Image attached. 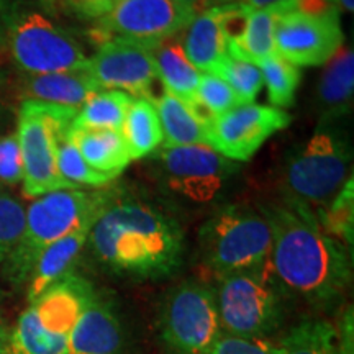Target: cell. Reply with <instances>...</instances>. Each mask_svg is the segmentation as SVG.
<instances>
[{
    "instance_id": "6da1fadb",
    "label": "cell",
    "mask_w": 354,
    "mask_h": 354,
    "mask_svg": "<svg viewBox=\"0 0 354 354\" xmlns=\"http://www.w3.org/2000/svg\"><path fill=\"white\" fill-rule=\"evenodd\" d=\"M272 232L269 271L284 295L315 308L344 297L353 279L351 250L323 232L308 207L282 198L261 207Z\"/></svg>"
},
{
    "instance_id": "7a4b0ae2",
    "label": "cell",
    "mask_w": 354,
    "mask_h": 354,
    "mask_svg": "<svg viewBox=\"0 0 354 354\" xmlns=\"http://www.w3.org/2000/svg\"><path fill=\"white\" fill-rule=\"evenodd\" d=\"M87 246L107 271L135 281H154L180 268L185 240L172 216L120 196L94 223Z\"/></svg>"
},
{
    "instance_id": "3957f363",
    "label": "cell",
    "mask_w": 354,
    "mask_h": 354,
    "mask_svg": "<svg viewBox=\"0 0 354 354\" xmlns=\"http://www.w3.org/2000/svg\"><path fill=\"white\" fill-rule=\"evenodd\" d=\"M118 189H68L44 194L25 209L24 232L0 274L13 289L25 287L38 256L53 243L95 223L99 216L120 197Z\"/></svg>"
},
{
    "instance_id": "277c9868",
    "label": "cell",
    "mask_w": 354,
    "mask_h": 354,
    "mask_svg": "<svg viewBox=\"0 0 354 354\" xmlns=\"http://www.w3.org/2000/svg\"><path fill=\"white\" fill-rule=\"evenodd\" d=\"M95 287L71 272L28 304L10 330L7 354H64L69 335Z\"/></svg>"
},
{
    "instance_id": "5b68a950",
    "label": "cell",
    "mask_w": 354,
    "mask_h": 354,
    "mask_svg": "<svg viewBox=\"0 0 354 354\" xmlns=\"http://www.w3.org/2000/svg\"><path fill=\"white\" fill-rule=\"evenodd\" d=\"M351 161L349 141L335 127H320L287 156L282 171L284 198L315 214L351 179Z\"/></svg>"
},
{
    "instance_id": "8992f818",
    "label": "cell",
    "mask_w": 354,
    "mask_h": 354,
    "mask_svg": "<svg viewBox=\"0 0 354 354\" xmlns=\"http://www.w3.org/2000/svg\"><path fill=\"white\" fill-rule=\"evenodd\" d=\"M198 248L202 263L218 279L263 268L272 248L271 225L261 209L223 207L201 227Z\"/></svg>"
},
{
    "instance_id": "52a82bcc",
    "label": "cell",
    "mask_w": 354,
    "mask_h": 354,
    "mask_svg": "<svg viewBox=\"0 0 354 354\" xmlns=\"http://www.w3.org/2000/svg\"><path fill=\"white\" fill-rule=\"evenodd\" d=\"M79 109L24 100L19 112V138L24 165V194L37 198L56 190L79 189L61 177L56 165L57 140L69 131Z\"/></svg>"
},
{
    "instance_id": "ba28073f",
    "label": "cell",
    "mask_w": 354,
    "mask_h": 354,
    "mask_svg": "<svg viewBox=\"0 0 354 354\" xmlns=\"http://www.w3.org/2000/svg\"><path fill=\"white\" fill-rule=\"evenodd\" d=\"M215 295L223 335L266 339L281 325L284 292L279 289L268 264L220 277Z\"/></svg>"
},
{
    "instance_id": "9c48e42d",
    "label": "cell",
    "mask_w": 354,
    "mask_h": 354,
    "mask_svg": "<svg viewBox=\"0 0 354 354\" xmlns=\"http://www.w3.org/2000/svg\"><path fill=\"white\" fill-rule=\"evenodd\" d=\"M214 287L184 281L172 289L159 313V336L169 354H209L221 338Z\"/></svg>"
},
{
    "instance_id": "30bf717a",
    "label": "cell",
    "mask_w": 354,
    "mask_h": 354,
    "mask_svg": "<svg viewBox=\"0 0 354 354\" xmlns=\"http://www.w3.org/2000/svg\"><path fill=\"white\" fill-rule=\"evenodd\" d=\"M7 44L26 76L87 69L81 44L37 10L13 12L7 24Z\"/></svg>"
},
{
    "instance_id": "8fae6325",
    "label": "cell",
    "mask_w": 354,
    "mask_h": 354,
    "mask_svg": "<svg viewBox=\"0 0 354 354\" xmlns=\"http://www.w3.org/2000/svg\"><path fill=\"white\" fill-rule=\"evenodd\" d=\"M154 153L165 187L174 196L194 203L214 201L230 177L240 169L238 162L221 156L205 145L161 148Z\"/></svg>"
},
{
    "instance_id": "7c38bea8",
    "label": "cell",
    "mask_w": 354,
    "mask_h": 354,
    "mask_svg": "<svg viewBox=\"0 0 354 354\" xmlns=\"http://www.w3.org/2000/svg\"><path fill=\"white\" fill-rule=\"evenodd\" d=\"M196 15L177 0H115L99 19L94 37L99 43L118 38L153 46L183 33Z\"/></svg>"
},
{
    "instance_id": "4fadbf2b",
    "label": "cell",
    "mask_w": 354,
    "mask_h": 354,
    "mask_svg": "<svg viewBox=\"0 0 354 354\" xmlns=\"http://www.w3.org/2000/svg\"><path fill=\"white\" fill-rule=\"evenodd\" d=\"M290 122V113L272 105H238L207 125V145L227 159L245 162Z\"/></svg>"
},
{
    "instance_id": "5bb4252c",
    "label": "cell",
    "mask_w": 354,
    "mask_h": 354,
    "mask_svg": "<svg viewBox=\"0 0 354 354\" xmlns=\"http://www.w3.org/2000/svg\"><path fill=\"white\" fill-rule=\"evenodd\" d=\"M276 13V51L297 68L326 64L343 46L344 33L339 15L317 17L277 10Z\"/></svg>"
},
{
    "instance_id": "9a60e30c",
    "label": "cell",
    "mask_w": 354,
    "mask_h": 354,
    "mask_svg": "<svg viewBox=\"0 0 354 354\" xmlns=\"http://www.w3.org/2000/svg\"><path fill=\"white\" fill-rule=\"evenodd\" d=\"M149 48L128 39H107L88 57L87 71L102 88L151 99L149 91L158 77Z\"/></svg>"
},
{
    "instance_id": "2e32d148",
    "label": "cell",
    "mask_w": 354,
    "mask_h": 354,
    "mask_svg": "<svg viewBox=\"0 0 354 354\" xmlns=\"http://www.w3.org/2000/svg\"><path fill=\"white\" fill-rule=\"evenodd\" d=\"M125 331L109 299L95 292L69 335L64 354H123Z\"/></svg>"
},
{
    "instance_id": "e0dca14e",
    "label": "cell",
    "mask_w": 354,
    "mask_h": 354,
    "mask_svg": "<svg viewBox=\"0 0 354 354\" xmlns=\"http://www.w3.org/2000/svg\"><path fill=\"white\" fill-rule=\"evenodd\" d=\"M149 50H151L156 77L161 79L167 94L183 102L198 120L201 107H198L197 88L201 73L194 68L185 56L183 33L153 44Z\"/></svg>"
},
{
    "instance_id": "ac0fdd59",
    "label": "cell",
    "mask_w": 354,
    "mask_h": 354,
    "mask_svg": "<svg viewBox=\"0 0 354 354\" xmlns=\"http://www.w3.org/2000/svg\"><path fill=\"white\" fill-rule=\"evenodd\" d=\"M92 227L94 223L84 225L76 232L66 234L64 238L55 241L41 251L25 284L28 304L37 300L43 292H46L57 281L74 272V266H76L84 248L87 246L88 233Z\"/></svg>"
},
{
    "instance_id": "d6986e66",
    "label": "cell",
    "mask_w": 354,
    "mask_h": 354,
    "mask_svg": "<svg viewBox=\"0 0 354 354\" xmlns=\"http://www.w3.org/2000/svg\"><path fill=\"white\" fill-rule=\"evenodd\" d=\"M21 91L25 100L79 109L88 97L100 92L102 87L87 69H81L26 76Z\"/></svg>"
},
{
    "instance_id": "ffe728a7",
    "label": "cell",
    "mask_w": 354,
    "mask_h": 354,
    "mask_svg": "<svg viewBox=\"0 0 354 354\" xmlns=\"http://www.w3.org/2000/svg\"><path fill=\"white\" fill-rule=\"evenodd\" d=\"M354 94V53L342 46L325 64L318 84L322 123H333L349 113Z\"/></svg>"
},
{
    "instance_id": "44dd1931",
    "label": "cell",
    "mask_w": 354,
    "mask_h": 354,
    "mask_svg": "<svg viewBox=\"0 0 354 354\" xmlns=\"http://www.w3.org/2000/svg\"><path fill=\"white\" fill-rule=\"evenodd\" d=\"M69 136L92 169L118 177L130 165L127 143L118 130H76L71 127Z\"/></svg>"
},
{
    "instance_id": "7402d4cb",
    "label": "cell",
    "mask_w": 354,
    "mask_h": 354,
    "mask_svg": "<svg viewBox=\"0 0 354 354\" xmlns=\"http://www.w3.org/2000/svg\"><path fill=\"white\" fill-rule=\"evenodd\" d=\"M183 33L185 56L198 73H210L221 57L228 55L227 39L221 32L215 8L197 13Z\"/></svg>"
},
{
    "instance_id": "603a6c76",
    "label": "cell",
    "mask_w": 354,
    "mask_h": 354,
    "mask_svg": "<svg viewBox=\"0 0 354 354\" xmlns=\"http://www.w3.org/2000/svg\"><path fill=\"white\" fill-rule=\"evenodd\" d=\"M128 153L133 159L153 154L162 145V128L156 107L148 97H133L120 128Z\"/></svg>"
},
{
    "instance_id": "cb8c5ba5",
    "label": "cell",
    "mask_w": 354,
    "mask_h": 354,
    "mask_svg": "<svg viewBox=\"0 0 354 354\" xmlns=\"http://www.w3.org/2000/svg\"><path fill=\"white\" fill-rule=\"evenodd\" d=\"M156 107L159 122L162 128L161 148H176V146L207 145L205 127L194 117L192 112L180 100L171 94H161L158 99H151Z\"/></svg>"
},
{
    "instance_id": "d4e9b609",
    "label": "cell",
    "mask_w": 354,
    "mask_h": 354,
    "mask_svg": "<svg viewBox=\"0 0 354 354\" xmlns=\"http://www.w3.org/2000/svg\"><path fill=\"white\" fill-rule=\"evenodd\" d=\"M276 21L277 13L274 7L251 12L248 17L245 32L238 39V43L228 46V55L254 64H259L268 57L276 56L277 51L276 41H274Z\"/></svg>"
},
{
    "instance_id": "484cf974",
    "label": "cell",
    "mask_w": 354,
    "mask_h": 354,
    "mask_svg": "<svg viewBox=\"0 0 354 354\" xmlns=\"http://www.w3.org/2000/svg\"><path fill=\"white\" fill-rule=\"evenodd\" d=\"M133 97L122 91H100L88 97L77 110L73 128L76 130H118L125 120Z\"/></svg>"
},
{
    "instance_id": "4316f807",
    "label": "cell",
    "mask_w": 354,
    "mask_h": 354,
    "mask_svg": "<svg viewBox=\"0 0 354 354\" xmlns=\"http://www.w3.org/2000/svg\"><path fill=\"white\" fill-rule=\"evenodd\" d=\"M279 354H342L336 325L325 318H305L277 343Z\"/></svg>"
},
{
    "instance_id": "83f0119b",
    "label": "cell",
    "mask_w": 354,
    "mask_h": 354,
    "mask_svg": "<svg viewBox=\"0 0 354 354\" xmlns=\"http://www.w3.org/2000/svg\"><path fill=\"white\" fill-rule=\"evenodd\" d=\"M71 130V128H69ZM56 165L61 177L68 180L74 187H87V189H99L112 185L115 177L92 169L91 166L84 161L81 153L77 151L76 145L71 140L69 131L59 136L56 149Z\"/></svg>"
},
{
    "instance_id": "f1b7e54d",
    "label": "cell",
    "mask_w": 354,
    "mask_h": 354,
    "mask_svg": "<svg viewBox=\"0 0 354 354\" xmlns=\"http://www.w3.org/2000/svg\"><path fill=\"white\" fill-rule=\"evenodd\" d=\"M353 177L336 194L333 201L315 212L318 225L335 240L351 250L354 232V189Z\"/></svg>"
},
{
    "instance_id": "f546056e",
    "label": "cell",
    "mask_w": 354,
    "mask_h": 354,
    "mask_svg": "<svg viewBox=\"0 0 354 354\" xmlns=\"http://www.w3.org/2000/svg\"><path fill=\"white\" fill-rule=\"evenodd\" d=\"M258 66L263 73V84H266V88H268V97L272 107L281 110L292 107L300 79H302L300 68L279 55L268 57Z\"/></svg>"
},
{
    "instance_id": "4dcf8cb0",
    "label": "cell",
    "mask_w": 354,
    "mask_h": 354,
    "mask_svg": "<svg viewBox=\"0 0 354 354\" xmlns=\"http://www.w3.org/2000/svg\"><path fill=\"white\" fill-rule=\"evenodd\" d=\"M210 74L227 82L241 105L253 104L256 97L259 95L261 87L264 86L263 73H261L258 64L238 59V57L230 55L221 57L218 63L212 68Z\"/></svg>"
},
{
    "instance_id": "1f68e13d",
    "label": "cell",
    "mask_w": 354,
    "mask_h": 354,
    "mask_svg": "<svg viewBox=\"0 0 354 354\" xmlns=\"http://www.w3.org/2000/svg\"><path fill=\"white\" fill-rule=\"evenodd\" d=\"M197 99L198 107H201L198 120L205 128L216 117L241 105L234 92L228 87V84L210 73H201Z\"/></svg>"
},
{
    "instance_id": "d6a6232c",
    "label": "cell",
    "mask_w": 354,
    "mask_h": 354,
    "mask_svg": "<svg viewBox=\"0 0 354 354\" xmlns=\"http://www.w3.org/2000/svg\"><path fill=\"white\" fill-rule=\"evenodd\" d=\"M25 225V207L10 194L0 192V269L19 243Z\"/></svg>"
},
{
    "instance_id": "836d02e7",
    "label": "cell",
    "mask_w": 354,
    "mask_h": 354,
    "mask_svg": "<svg viewBox=\"0 0 354 354\" xmlns=\"http://www.w3.org/2000/svg\"><path fill=\"white\" fill-rule=\"evenodd\" d=\"M24 180V165L17 133L0 138V183L17 185Z\"/></svg>"
},
{
    "instance_id": "e575fe53",
    "label": "cell",
    "mask_w": 354,
    "mask_h": 354,
    "mask_svg": "<svg viewBox=\"0 0 354 354\" xmlns=\"http://www.w3.org/2000/svg\"><path fill=\"white\" fill-rule=\"evenodd\" d=\"M209 354H279V348L269 339H248L221 335Z\"/></svg>"
},
{
    "instance_id": "d590c367",
    "label": "cell",
    "mask_w": 354,
    "mask_h": 354,
    "mask_svg": "<svg viewBox=\"0 0 354 354\" xmlns=\"http://www.w3.org/2000/svg\"><path fill=\"white\" fill-rule=\"evenodd\" d=\"M66 6L84 19L99 20L110 12L115 0H64Z\"/></svg>"
},
{
    "instance_id": "8d00e7d4",
    "label": "cell",
    "mask_w": 354,
    "mask_h": 354,
    "mask_svg": "<svg viewBox=\"0 0 354 354\" xmlns=\"http://www.w3.org/2000/svg\"><path fill=\"white\" fill-rule=\"evenodd\" d=\"M354 315L353 308L349 305L346 312L342 315L338 325H336V333H338V348L342 354H354Z\"/></svg>"
},
{
    "instance_id": "74e56055",
    "label": "cell",
    "mask_w": 354,
    "mask_h": 354,
    "mask_svg": "<svg viewBox=\"0 0 354 354\" xmlns=\"http://www.w3.org/2000/svg\"><path fill=\"white\" fill-rule=\"evenodd\" d=\"M243 6L250 7L251 10H259V8H268L271 6H276V3L282 2V0H240Z\"/></svg>"
},
{
    "instance_id": "f35d334b",
    "label": "cell",
    "mask_w": 354,
    "mask_h": 354,
    "mask_svg": "<svg viewBox=\"0 0 354 354\" xmlns=\"http://www.w3.org/2000/svg\"><path fill=\"white\" fill-rule=\"evenodd\" d=\"M8 338H10V330H8L6 322L0 318V354H7Z\"/></svg>"
},
{
    "instance_id": "ab89813d",
    "label": "cell",
    "mask_w": 354,
    "mask_h": 354,
    "mask_svg": "<svg viewBox=\"0 0 354 354\" xmlns=\"http://www.w3.org/2000/svg\"><path fill=\"white\" fill-rule=\"evenodd\" d=\"M177 2H180L183 6L189 7L190 10H194L196 13H201L203 10H207L205 0H177Z\"/></svg>"
},
{
    "instance_id": "60d3db41",
    "label": "cell",
    "mask_w": 354,
    "mask_h": 354,
    "mask_svg": "<svg viewBox=\"0 0 354 354\" xmlns=\"http://www.w3.org/2000/svg\"><path fill=\"white\" fill-rule=\"evenodd\" d=\"M240 0H205L207 8H214V7H221V6H228V3H236Z\"/></svg>"
},
{
    "instance_id": "b9f144b4",
    "label": "cell",
    "mask_w": 354,
    "mask_h": 354,
    "mask_svg": "<svg viewBox=\"0 0 354 354\" xmlns=\"http://www.w3.org/2000/svg\"><path fill=\"white\" fill-rule=\"evenodd\" d=\"M336 6L339 7V10L353 12L354 10V0H335Z\"/></svg>"
},
{
    "instance_id": "7bdbcfd3",
    "label": "cell",
    "mask_w": 354,
    "mask_h": 354,
    "mask_svg": "<svg viewBox=\"0 0 354 354\" xmlns=\"http://www.w3.org/2000/svg\"><path fill=\"white\" fill-rule=\"evenodd\" d=\"M2 46H3V38H2V33H0V55H2Z\"/></svg>"
},
{
    "instance_id": "ee69618b",
    "label": "cell",
    "mask_w": 354,
    "mask_h": 354,
    "mask_svg": "<svg viewBox=\"0 0 354 354\" xmlns=\"http://www.w3.org/2000/svg\"><path fill=\"white\" fill-rule=\"evenodd\" d=\"M48 2H51V0H48Z\"/></svg>"
},
{
    "instance_id": "f6af8a7d",
    "label": "cell",
    "mask_w": 354,
    "mask_h": 354,
    "mask_svg": "<svg viewBox=\"0 0 354 354\" xmlns=\"http://www.w3.org/2000/svg\"><path fill=\"white\" fill-rule=\"evenodd\" d=\"M0 6H2V2H0Z\"/></svg>"
}]
</instances>
